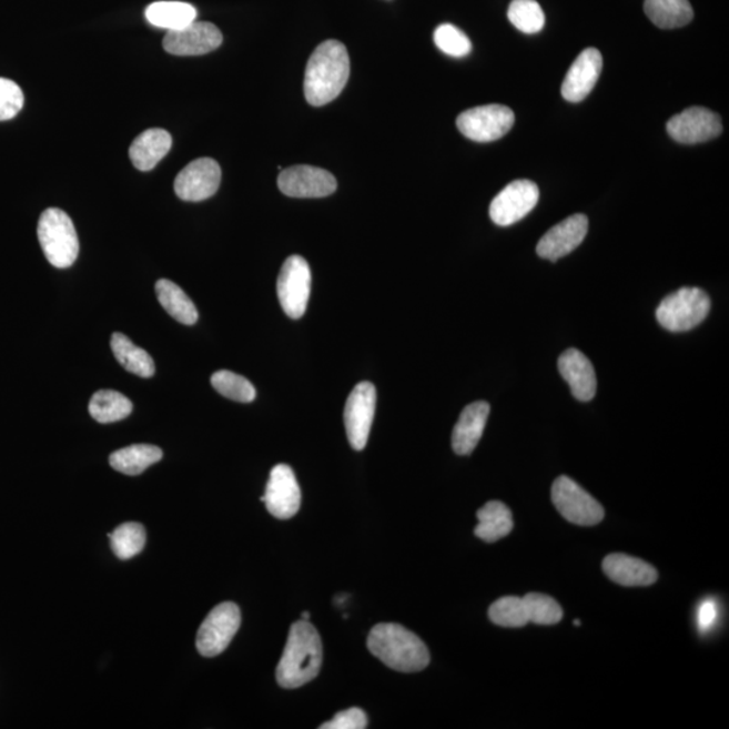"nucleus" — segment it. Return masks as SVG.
I'll return each instance as SVG.
<instances>
[{
	"instance_id": "9b49d317",
	"label": "nucleus",
	"mask_w": 729,
	"mask_h": 729,
	"mask_svg": "<svg viewBox=\"0 0 729 729\" xmlns=\"http://www.w3.org/2000/svg\"><path fill=\"white\" fill-rule=\"evenodd\" d=\"M539 201L538 185L529 180H516L492 201L489 215L497 226H510L523 220Z\"/></svg>"
},
{
	"instance_id": "c756f323",
	"label": "nucleus",
	"mask_w": 729,
	"mask_h": 729,
	"mask_svg": "<svg viewBox=\"0 0 729 729\" xmlns=\"http://www.w3.org/2000/svg\"><path fill=\"white\" fill-rule=\"evenodd\" d=\"M111 548L120 559H130L143 550L146 544V531L140 523H124L109 534Z\"/></svg>"
},
{
	"instance_id": "e433bc0d",
	"label": "nucleus",
	"mask_w": 729,
	"mask_h": 729,
	"mask_svg": "<svg viewBox=\"0 0 729 729\" xmlns=\"http://www.w3.org/2000/svg\"><path fill=\"white\" fill-rule=\"evenodd\" d=\"M366 727V713L360 708L342 710V712L334 716L333 720L321 726L322 729H364Z\"/></svg>"
},
{
	"instance_id": "2f4dec72",
	"label": "nucleus",
	"mask_w": 729,
	"mask_h": 729,
	"mask_svg": "<svg viewBox=\"0 0 729 729\" xmlns=\"http://www.w3.org/2000/svg\"><path fill=\"white\" fill-rule=\"evenodd\" d=\"M489 619L496 626L522 628L528 625L525 601L523 597L507 596L498 598L489 608Z\"/></svg>"
},
{
	"instance_id": "0eeeda50",
	"label": "nucleus",
	"mask_w": 729,
	"mask_h": 729,
	"mask_svg": "<svg viewBox=\"0 0 729 729\" xmlns=\"http://www.w3.org/2000/svg\"><path fill=\"white\" fill-rule=\"evenodd\" d=\"M241 626V610L234 603H222L209 614L196 635V648L205 658L220 656L232 644Z\"/></svg>"
},
{
	"instance_id": "412c9836",
	"label": "nucleus",
	"mask_w": 729,
	"mask_h": 729,
	"mask_svg": "<svg viewBox=\"0 0 729 729\" xmlns=\"http://www.w3.org/2000/svg\"><path fill=\"white\" fill-rule=\"evenodd\" d=\"M489 413L490 407L486 402L472 403L460 413L452 438L453 450L458 456H469L475 452L484 434Z\"/></svg>"
},
{
	"instance_id": "1a4fd4ad",
	"label": "nucleus",
	"mask_w": 729,
	"mask_h": 729,
	"mask_svg": "<svg viewBox=\"0 0 729 729\" xmlns=\"http://www.w3.org/2000/svg\"><path fill=\"white\" fill-rule=\"evenodd\" d=\"M311 295V270L301 255H291L280 271L277 296L284 313L291 320H301L307 310Z\"/></svg>"
},
{
	"instance_id": "bb28decb",
	"label": "nucleus",
	"mask_w": 729,
	"mask_h": 729,
	"mask_svg": "<svg viewBox=\"0 0 729 729\" xmlns=\"http://www.w3.org/2000/svg\"><path fill=\"white\" fill-rule=\"evenodd\" d=\"M111 351L118 363L133 375L149 378L154 375V361L143 348L133 344L126 335L114 333L111 335Z\"/></svg>"
},
{
	"instance_id": "f3484780",
	"label": "nucleus",
	"mask_w": 729,
	"mask_h": 729,
	"mask_svg": "<svg viewBox=\"0 0 729 729\" xmlns=\"http://www.w3.org/2000/svg\"><path fill=\"white\" fill-rule=\"evenodd\" d=\"M589 221L584 214L566 217L541 236L537 253L540 259L557 263L581 245L588 234Z\"/></svg>"
},
{
	"instance_id": "473e14b6",
	"label": "nucleus",
	"mask_w": 729,
	"mask_h": 729,
	"mask_svg": "<svg viewBox=\"0 0 729 729\" xmlns=\"http://www.w3.org/2000/svg\"><path fill=\"white\" fill-rule=\"evenodd\" d=\"M211 384L222 396L239 403H252L257 395L247 378L230 371L215 372L211 376Z\"/></svg>"
},
{
	"instance_id": "39448f33",
	"label": "nucleus",
	"mask_w": 729,
	"mask_h": 729,
	"mask_svg": "<svg viewBox=\"0 0 729 729\" xmlns=\"http://www.w3.org/2000/svg\"><path fill=\"white\" fill-rule=\"evenodd\" d=\"M709 311L707 292L685 286L664 298L657 308V321L668 332L685 333L706 321Z\"/></svg>"
},
{
	"instance_id": "2eb2a0df",
	"label": "nucleus",
	"mask_w": 729,
	"mask_h": 729,
	"mask_svg": "<svg viewBox=\"0 0 729 729\" xmlns=\"http://www.w3.org/2000/svg\"><path fill=\"white\" fill-rule=\"evenodd\" d=\"M672 140L695 145L716 139L722 132L721 118L703 108H690L671 118L666 124Z\"/></svg>"
},
{
	"instance_id": "a211bd4d",
	"label": "nucleus",
	"mask_w": 729,
	"mask_h": 729,
	"mask_svg": "<svg viewBox=\"0 0 729 729\" xmlns=\"http://www.w3.org/2000/svg\"><path fill=\"white\" fill-rule=\"evenodd\" d=\"M603 70V55L596 48H588L578 55L567 72L560 92L565 101L583 102L595 89Z\"/></svg>"
},
{
	"instance_id": "4c0bfd02",
	"label": "nucleus",
	"mask_w": 729,
	"mask_h": 729,
	"mask_svg": "<svg viewBox=\"0 0 729 729\" xmlns=\"http://www.w3.org/2000/svg\"><path fill=\"white\" fill-rule=\"evenodd\" d=\"M699 627L701 632L709 631L718 619V607L713 600H707L701 604L699 609Z\"/></svg>"
},
{
	"instance_id": "f257e3e1",
	"label": "nucleus",
	"mask_w": 729,
	"mask_h": 729,
	"mask_svg": "<svg viewBox=\"0 0 729 729\" xmlns=\"http://www.w3.org/2000/svg\"><path fill=\"white\" fill-rule=\"evenodd\" d=\"M351 77V59L344 43L328 40L311 54L304 77V95L315 108L333 102Z\"/></svg>"
},
{
	"instance_id": "9d476101",
	"label": "nucleus",
	"mask_w": 729,
	"mask_h": 729,
	"mask_svg": "<svg viewBox=\"0 0 729 729\" xmlns=\"http://www.w3.org/2000/svg\"><path fill=\"white\" fill-rule=\"evenodd\" d=\"M377 394L372 383L354 386L345 405V427L348 442L354 450H364L369 439L373 419H375Z\"/></svg>"
},
{
	"instance_id": "c85d7f7f",
	"label": "nucleus",
	"mask_w": 729,
	"mask_h": 729,
	"mask_svg": "<svg viewBox=\"0 0 729 729\" xmlns=\"http://www.w3.org/2000/svg\"><path fill=\"white\" fill-rule=\"evenodd\" d=\"M89 409L93 419L109 425L132 414L133 403L120 392L102 389L91 397Z\"/></svg>"
},
{
	"instance_id": "7ed1b4c3",
	"label": "nucleus",
	"mask_w": 729,
	"mask_h": 729,
	"mask_svg": "<svg viewBox=\"0 0 729 729\" xmlns=\"http://www.w3.org/2000/svg\"><path fill=\"white\" fill-rule=\"evenodd\" d=\"M367 648L388 668L402 672L425 670L429 664L428 648L414 632L401 625L383 622L373 627Z\"/></svg>"
},
{
	"instance_id": "7c9ffc66",
	"label": "nucleus",
	"mask_w": 729,
	"mask_h": 729,
	"mask_svg": "<svg viewBox=\"0 0 729 729\" xmlns=\"http://www.w3.org/2000/svg\"><path fill=\"white\" fill-rule=\"evenodd\" d=\"M508 20L525 34H537L545 27L546 17L537 0H513Z\"/></svg>"
},
{
	"instance_id": "b1692460",
	"label": "nucleus",
	"mask_w": 729,
	"mask_h": 729,
	"mask_svg": "<svg viewBox=\"0 0 729 729\" xmlns=\"http://www.w3.org/2000/svg\"><path fill=\"white\" fill-rule=\"evenodd\" d=\"M645 12L648 20L665 30L687 27L695 17L689 0H645Z\"/></svg>"
},
{
	"instance_id": "20e7f679",
	"label": "nucleus",
	"mask_w": 729,
	"mask_h": 729,
	"mask_svg": "<svg viewBox=\"0 0 729 729\" xmlns=\"http://www.w3.org/2000/svg\"><path fill=\"white\" fill-rule=\"evenodd\" d=\"M37 234L49 263L60 270L74 264L79 255V239L71 217L64 211L60 209L43 211Z\"/></svg>"
},
{
	"instance_id": "393cba45",
	"label": "nucleus",
	"mask_w": 729,
	"mask_h": 729,
	"mask_svg": "<svg viewBox=\"0 0 729 729\" xmlns=\"http://www.w3.org/2000/svg\"><path fill=\"white\" fill-rule=\"evenodd\" d=\"M155 295H158L160 304L173 320L185 324V326H192V324L198 322L199 314L196 305L171 280H159L158 284H155Z\"/></svg>"
},
{
	"instance_id": "f704fd0d",
	"label": "nucleus",
	"mask_w": 729,
	"mask_h": 729,
	"mask_svg": "<svg viewBox=\"0 0 729 729\" xmlns=\"http://www.w3.org/2000/svg\"><path fill=\"white\" fill-rule=\"evenodd\" d=\"M434 42L439 51L452 58H465L472 52V42L464 31L452 23H444L434 31Z\"/></svg>"
},
{
	"instance_id": "423d86ee",
	"label": "nucleus",
	"mask_w": 729,
	"mask_h": 729,
	"mask_svg": "<svg viewBox=\"0 0 729 729\" xmlns=\"http://www.w3.org/2000/svg\"><path fill=\"white\" fill-rule=\"evenodd\" d=\"M551 498L558 513L573 525L596 526L606 515L601 504L567 476H560L554 482Z\"/></svg>"
},
{
	"instance_id": "ea45409f",
	"label": "nucleus",
	"mask_w": 729,
	"mask_h": 729,
	"mask_svg": "<svg viewBox=\"0 0 729 729\" xmlns=\"http://www.w3.org/2000/svg\"><path fill=\"white\" fill-rule=\"evenodd\" d=\"M575 625H576V626H579V625H581V622H579V620H576V621H575Z\"/></svg>"
},
{
	"instance_id": "f8f14e48",
	"label": "nucleus",
	"mask_w": 729,
	"mask_h": 729,
	"mask_svg": "<svg viewBox=\"0 0 729 729\" xmlns=\"http://www.w3.org/2000/svg\"><path fill=\"white\" fill-rule=\"evenodd\" d=\"M222 171L213 159L192 161L174 180V192L184 202H202L220 189Z\"/></svg>"
},
{
	"instance_id": "58836bf2",
	"label": "nucleus",
	"mask_w": 729,
	"mask_h": 729,
	"mask_svg": "<svg viewBox=\"0 0 729 729\" xmlns=\"http://www.w3.org/2000/svg\"><path fill=\"white\" fill-rule=\"evenodd\" d=\"M308 619H310V614L308 612H303L302 620L308 621Z\"/></svg>"
},
{
	"instance_id": "6e6552de",
	"label": "nucleus",
	"mask_w": 729,
	"mask_h": 729,
	"mask_svg": "<svg viewBox=\"0 0 729 729\" xmlns=\"http://www.w3.org/2000/svg\"><path fill=\"white\" fill-rule=\"evenodd\" d=\"M515 123L514 111L503 104L479 105L460 112L457 128L466 139L494 142L503 139Z\"/></svg>"
},
{
	"instance_id": "4be33fe9",
	"label": "nucleus",
	"mask_w": 729,
	"mask_h": 729,
	"mask_svg": "<svg viewBox=\"0 0 729 729\" xmlns=\"http://www.w3.org/2000/svg\"><path fill=\"white\" fill-rule=\"evenodd\" d=\"M172 136L164 129H149L133 141L129 149L130 160L136 170L152 171L170 153Z\"/></svg>"
},
{
	"instance_id": "c9c22d12",
	"label": "nucleus",
	"mask_w": 729,
	"mask_h": 729,
	"mask_svg": "<svg viewBox=\"0 0 729 729\" xmlns=\"http://www.w3.org/2000/svg\"><path fill=\"white\" fill-rule=\"evenodd\" d=\"M24 97L16 81L0 78V121H10L23 109Z\"/></svg>"
},
{
	"instance_id": "aec40b11",
	"label": "nucleus",
	"mask_w": 729,
	"mask_h": 729,
	"mask_svg": "<svg viewBox=\"0 0 729 729\" xmlns=\"http://www.w3.org/2000/svg\"><path fill=\"white\" fill-rule=\"evenodd\" d=\"M603 570L621 587H650L658 579L656 567L620 553L610 554L604 559Z\"/></svg>"
},
{
	"instance_id": "ddd939ff",
	"label": "nucleus",
	"mask_w": 729,
	"mask_h": 729,
	"mask_svg": "<svg viewBox=\"0 0 729 729\" xmlns=\"http://www.w3.org/2000/svg\"><path fill=\"white\" fill-rule=\"evenodd\" d=\"M261 502L265 503L266 509L277 519H291L297 514L302 504V490L292 467L284 464L273 467Z\"/></svg>"
},
{
	"instance_id": "6ab92c4d",
	"label": "nucleus",
	"mask_w": 729,
	"mask_h": 729,
	"mask_svg": "<svg viewBox=\"0 0 729 729\" xmlns=\"http://www.w3.org/2000/svg\"><path fill=\"white\" fill-rule=\"evenodd\" d=\"M558 369L577 401L590 402L596 396V372L587 355L577 348H569L560 354Z\"/></svg>"
},
{
	"instance_id": "4468645a",
	"label": "nucleus",
	"mask_w": 729,
	"mask_h": 729,
	"mask_svg": "<svg viewBox=\"0 0 729 729\" xmlns=\"http://www.w3.org/2000/svg\"><path fill=\"white\" fill-rule=\"evenodd\" d=\"M280 191L290 198H326L336 191V180L322 168L295 165L286 168L277 179Z\"/></svg>"
},
{
	"instance_id": "72a5a7b5",
	"label": "nucleus",
	"mask_w": 729,
	"mask_h": 729,
	"mask_svg": "<svg viewBox=\"0 0 729 729\" xmlns=\"http://www.w3.org/2000/svg\"><path fill=\"white\" fill-rule=\"evenodd\" d=\"M528 621L534 625L554 626L564 618V610L553 597L541 594H528L523 597Z\"/></svg>"
},
{
	"instance_id": "a878e982",
	"label": "nucleus",
	"mask_w": 729,
	"mask_h": 729,
	"mask_svg": "<svg viewBox=\"0 0 729 729\" xmlns=\"http://www.w3.org/2000/svg\"><path fill=\"white\" fill-rule=\"evenodd\" d=\"M145 17L153 27L173 31L195 22L198 11L190 3L164 0V2H154L149 6Z\"/></svg>"
},
{
	"instance_id": "cd10ccee",
	"label": "nucleus",
	"mask_w": 729,
	"mask_h": 729,
	"mask_svg": "<svg viewBox=\"0 0 729 729\" xmlns=\"http://www.w3.org/2000/svg\"><path fill=\"white\" fill-rule=\"evenodd\" d=\"M162 450L153 445H133L121 448L110 456L112 469L128 476H140L148 467L160 463Z\"/></svg>"
},
{
	"instance_id": "dca6fc26",
	"label": "nucleus",
	"mask_w": 729,
	"mask_h": 729,
	"mask_svg": "<svg viewBox=\"0 0 729 729\" xmlns=\"http://www.w3.org/2000/svg\"><path fill=\"white\" fill-rule=\"evenodd\" d=\"M223 42L221 30L210 22H192L183 29L168 31L162 47L173 55H202L215 51Z\"/></svg>"
},
{
	"instance_id": "5701e85b",
	"label": "nucleus",
	"mask_w": 729,
	"mask_h": 729,
	"mask_svg": "<svg viewBox=\"0 0 729 729\" xmlns=\"http://www.w3.org/2000/svg\"><path fill=\"white\" fill-rule=\"evenodd\" d=\"M476 537L489 544L506 538L514 529L513 514L502 502L486 503L477 513Z\"/></svg>"
},
{
	"instance_id": "f03ea898",
	"label": "nucleus",
	"mask_w": 729,
	"mask_h": 729,
	"mask_svg": "<svg viewBox=\"0 0 729 729\" xmlns=\"http://www.w3.org/2000/svg\"><path fill=\"white\" fill-rule=\"evenodd\" d=\"M323 648L320 634L308 621H296L291 627L283 657L276 670L280 687L297 689L320 675Z\"/></svg>"
}]
</instances>
